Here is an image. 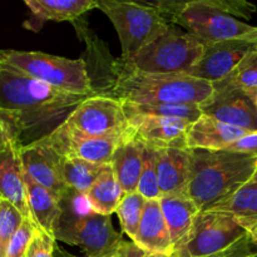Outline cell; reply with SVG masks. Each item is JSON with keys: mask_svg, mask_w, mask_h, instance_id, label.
<instances>
[{"mask_svg": "<svg viewBox=\"0 0 257 257\" xmlns=\"http://www.w3.org/2000/svg\"><path fill=\"white\" fill-rule=\"evenodd\" d=\"M67 257H73V256H67ZM85 257V256H84ZM108 257H113V255L112 256H108Z\"/></svg>", "mask_w": 257, "mask_h": 257, "instance_id": "7bdbcfd3", "label": "cell"}, {"mask_svg": "<svg viewBox=\"0 0 257 257\" xmlns=\"http://www.w3.org/2000/svg\"><path fill=\"white\" fill-rule=\"evenodd\" d=\"M64 123L92 137L120 136L130 127L123 103L104 95L85 98Z\"/></svg>", "mask_w": 257, "mask_h": 257, "instance_id": "8fae6325", "label": "cell"}, {"mask_svg": "<svg viewBox=\"0 0 257 257\" xmlns=\"http://www.w3.org/2000/svg\"><path fill=\"white\" fill-rule=\"evenodd\" d=\"M20 148L22 145L15 143L0 151V196L12 202L25 218H30Z\"/></svg>", "mask_w": 257, "mask_h": 257, "instance_id": "ac0fdd59", "label": "cell"}, {"mask_svg": "<svg viewBox=\"0 0 257 257\" xmlns=\"http://www.w3.org/2000/svg\"><path fill=\"white\" fill-rule=\"evenodd\" d=\"M20 157L25 172L53 193L58 201L62 200L69 190L62 173L63 156L57 152L47 138L22 146Z\"/></svg>", "mask_w": 257, "mask_h": 257, "instance_id": "4fadbf2b", "label": "cell"}, {"mask_svg": "<svg viewBox=\"0 0 257 257\" xmlns=\"http://www.w3.org/2000/svg\"><path fill=\"white\" fill-rule=\"evenodd\" d=\"M203 50L205 44L201 40L171 23L162 35L125 62L141 72L188 74L200 62Z\"/></svg>", "mask_w": 257, "mask_h": 257, "instance_id": "8992f818", "label": "cell"}, {"mask_svg": "<svg viewBox=\"0 0 257 257\" xmlns=\"http://www.w3.org/2000/svg\"><path fill=\"white\" fill-rule=\"evenodd\" d=\"M125 114H148L175 117L195 122L202 115L201 107L197 104H180V103H153V104H135L123 103Z\"/></svg>", "mask_w": 257, "mask_h": 257, "instance_id": "83f0119b", "label": "cell"}, {"mask_svg": "<svg viewBox=\"0 0 257 257\" xmlns=\"http://www.w3.org/2000/svg\"><path fill=\"white\" fill-rule=\"evenodd\" d=\"M138 192L146 200H160L161 191L157 173V148L146 145L145 162L138 182Z\"/></svg>", "mask_w": 257, "mask_h": 257, "instance_id": "f546056e", "label": "cell"}, {"mask_svg": "<svg viewBox=\"0 0 257 257\" xmlns=\"http://www.w3.org/2000/svg\"><path fill=\"white\" fill-rule=\"evenodd\" d=\"M257 47V40L233 39L205 44L200 62L190 70L188 75L215 83L233 72L245 55Z\"/></svg>", "mask_w": 257, "mask_h": 257, "instance_id": "5bb4252c", "label": "cell"}, {"mask_svg": "<svg viewBox=\"0 0 257 257\" xmlns=\"http://www.w3.org/2000/svg\"><path fill=\"white\" fill-rule=\"evenodd\" d=\"M25 217L12 202L0 198V248L2 255L5 256L8 245L15 235Z\"/></svg>", "mask_w": 257, "mask_h": 257, "instance_id": "4dcf8cb0", "label": "cell"}, {"mask_svg": "<svg viewBox=\"0 0 257 257\" xmlns=\"http://www.w3.org/2000/svg\"><path fill=\"white\" fill-rule=\"evenodd\" d=\"M212 210L231 213L248 231V228L257 221V182L250 181L232 197Z\"/></svg>", "mask_w": 257, "mask_h": 257, "instance_id": "4316f807", "label": "cell"}, {"mask_svg": "<svg viewBox=\"0 0 257 257\" xmlns=\"http://www.w3.org/2000/svg\"><path fill=\"white\" fill-rule=\"evenodd\" d=\"M131 130L145 145L155 148H188L186 138L193 122L162 115H127Z\"/></svg>", "mask_w": 257, "mask_h": 257, "instance_id": "9a60e30c", "label": "cell"}, {"mask_svg": "<svg viewBox=\"0 0 257 257\" xmlns=\"http://www.w3.org/2000/svg\"><path fill=\"white\" fill-rule=\"evenodd\" d=\"M253 256H255V257H257V250L255 251V253H253Z\"/></svg>", "mask_w": 257, "mask_h": 257, "instance_id": "60d3db41", "label": "cell"}, {"mask_svg": "<svg viewBox=\"0 0 257 257\" xmlns=\"http://www.w3.org/2000/svg\"><path fill=\"white\" fill-rule=\"evenodd\" d=\"M108 166L109 165H98V163L80 160V158L63 157V178L68 187L82 195H85Z\"/></svg>", "mask_w": 257, "mask_h": 257, "instance_id": "484cf974", "label": "cell"}, {"mask_svg": "<svg viewBox=\"0 0 257 257\" xmlns=\"http://www.w3.org/2000/svg\"><path fill=\"white\" fill-rule=\"evenodd\" d=\"M247 233H248V238H250L251 245L255 246L257 248V221L252 226H251L250 228H248Z\"/></svg>", "mask_w": 257, "mask_h": 257, "instance_id": "f35d334b", "label": "cell"}, {"mask_svg": "<svg viewBox=\"0 0 257 257\" xmlns=\"http://www.w3.org/2000/svg\"><path fill=\"white\" fill-rule=\"evenodd\" d=\"M120 136L92 137L63 123L44 138L63 157L80 158L98 165H110Z\"/></svg>", "mask_w": 257, "mask_h": 257, "instance_id": "7c38bea8", "label": "cell"}, {"mask_svg": "<svg viewBox=\"0 0 257 257\" xmlns=\"http://www.w3.org/2000/svg\"><path fill=\"white\" fill-rule=\"evenodd\" d=\"M247 235V230L231 213L201 211L190 235L175 251L178 257H208L227 250Z\"/></svg>", "mask_w": 257, "mask_h": 257, "instance_id": "ba28073f", "label": "cell"}, {"mask_svg": "<svg viewBox=\"0 0 257 257\" xmlns=\"http://www.w3.org/2000/svg\"><path fill=\"white\" fill-rule=\"evenodd\" d=\"M146 202H147V200L138 191L125 193L124 198L115 211V213L119 217L122 230L131 238V241L136 237V233L140 227Z\"/></svg>", "mask_w": 257, "mask_h": 257, "instance_id": "f1b7e54d", "label": "cell"}, {"mask_svg": "<svg viewBox=\"0 0 257 257\" xmlns=\"http://www.w3.org/2000/svg\"><path fill=\"white\" fill-rule=\"evenodd\" d=\"M0 198H2V196H0Z\"/></svg>", "mask_w": 257, "mask_h": 257, "instance_id": "f6af8a7d", "label": "cell"}, {"mask_svg": "<svg viewBox=\"0 0 257 257\" xmlns=\"http://www.w3.org/2000/svg\"><path fill=\"white\" fill-rule=\"evenodd\" d=\"M256 170L257 157L253 156L228 151L191 150L187 196L200 211L212 210L250 182Z\"/></svg>", "mask_w": 257, "mask_h": 257, "instance_id": "3957f363", "label": "cell"}, {"mask_svg": "<svg viewBox=\"0 0 257 257\" xmlns=\"http://www.w3.org/2000/svg\"><path fill=\"white\" fill-rule=\"evenodd\" d=\"M145 143L128 127L120 136L110 162V167L125 193L137 191L145 162Z\"/></svg>", "mask_w": 257, "mask_h": 257, "instance_id": "2e32d148", "label": "cell"}, {"mask_svg": "<svg viewBox=\"0 0 257 257\" xmlns=\"http://www.w3.org/2000/svg\"><path fill=\"white\" fill-rule=\"evenodd\" d=\"M256 107H257V94H256Z\"/></svg>", "mask_w": 257, "mask_h": 257, "instance_id": "ee69618b", "label": "cell"}, {"mask_svg": "<svg viewBox=\"0 0 257 257\" xmlns=\"http://www.w3.org/2000/svg\"><path fill=\"white\" fill-rule=\"evenodd\" d=\"M35 228H37V225L34 223V221L30 218H25L19 230L10 240L4 257H25L28 247L34 236Z\"/></svg>", "mask_w": 257, "mask_h": 257, "instance_id": "836d02e7", "label": "cell"}, {"mask_svg": "<svg viewBox=\"0 0 257 257\" xmlns=\"http://www.w3.org/2000/svg\"><path fill=\"white\" fill-rule=\"evenodd\" d=\"M20 135L22 127L17 113L0 108V151L20 143Z\"/></svg>", "mask_w": 257, "mask_h": 257, "instance_id": "d6a6232c", "label": "cell"}, {"mask_svg": "<svg viewBox=\"0 0 257 257\" xmlns=\"http://www.w3.org/2000/svg\"><path fill=\"white\" fill-rule=\"evenodd\" d=\"M132 241L147 251L173 253L175 248L160 200H147L140 227Z\"/></svg>", "mask_w": 257, "mask_h": 257, "instance_id": "ffe728a7", "label": "cell"}, {"mask_svg": "<svg viewBox=\"0 0 257 257\" xmlns=\"http://www.w3.org/2000/svg\"><path fill=\"white\" fill-rule=\"evenodd\" d=\"M95 7L112 22L119 38L122 55L130 60L168 29L171 23L161 13L135 3L94 0Z\"/></svg>", "mask_w": 257, "mask_h": 257, "instance_id": "52a82bcc", "label": "cell"}, {"mask_svg": "<svg viewBox=\"0 0 257 257\" xmlns=\"http://www.w3.org/2000/svg\"><path fill=\"white\" fill-rule=\"evenodd\" d=\"M227 77L238 87L257 93V47L245 55L240 64Z\"/></svg>", "mask_w": 257, "mask_h": 257, "instance_id": "1f68e13d", "label": "cell"}, {"mask_svg": "<svg viewBox=\"0 0 257 257\" xmlns=\"http://www.w3.org/2000/svg\"><path fill=\"white\" fill-rule=\"evenodd\" d=\"M253 253H255V251L252 250V245H251L247 233L245 237L241 238L240 241H237L235 245L228 247L227 250L208 257H255Z\"/></svg>", "mask_w": 257, "mask_h": 257, "instance_id": "74e56055", "label": "cell"}, {"mask_svg": "<svg viewBox=\"0 0 257 257\" xmlns=\"http://www.w3.org/2000/svg\"><path fill=\"white\" fill-rule=\"evenodd\" d=\"M173 24L186 29L203 44L233 39L257 40V27L241 22L230 13L212 5H188Z\"/></svg>", "mask_w": 257, "mask_h": 257, "instance_id": "9c48e42d", "label": "cell"}, {"mask_svg": "<svg viewBox=\"0 0 257 257\" xmlns=\"http://www.w3.org/2000/svg\"><path fill=\"white\" fill-rule=\"evenodd\" d=\"M59 205L62 213L55 225V241L78 246L85 257H108L115 252L123 240L113 227L110 216L95 212L85 196L72 188Z\"/></svg>", "mask_w": 257, "mask_h": 257, "instance_id": "277c9868", "label": "cell"}, {"mask_svg": "<svg viewBox=\"0 0 257 257\" xmlns=\"http://www.w3.org/2000/svg\"><path fill=\"white\" fill-rule=\"evenodd\" d=\"M113 257H178L175 252L173 253H162V252H152L145 248L136 245L133 241H122Z\"/></svg>", "mask_w": 257, "mask_h": 257, "instance_id": "d590c367", "label": "cell"}, {"mask_svg": "<svg viewBox=\"0 0 257 257\" xmlns=\"http://www.w3.org/2000/svg\"><path fill=\"white\" fill-rule=\"evenodd\" d=\"M212 85L211 97L200 105L202 114L248 132H257V93L238 87L230 77L212 83Z\"/></svg>", "mask_w": 257, "mask_h": 257, "instance_id": "30bf717a", "label": "cell"}, {"mask_svg": "<svg viewBox=\"0 0 257 257\" xmlns=\"http://www.w3.org/2000/svg\"><path fill=\"white\" fill-rule=\"evenodd\" d=\"M55 238L37 226L25 257H55Z\"/></svg>", "mask_w": 257, "mask_h": 257, "instance_id": "e575fe53", "label": "cell"}, {"mask_svg": "<svg viewBox=\"0 0 257 257\" xmlns=\"http://www.w3.org/2000/svg\"><path fill=\"white\" fill-rule=\"evenodd\" d=\"M88 97L64 92L0 64V108L19 117L22 146L49 136Z\"/></svg>", "mask_w": 257, "mask_h": 257, "instance_id": "7a4b0ae2", "label": "cell"}, {"mask_svg": "<svg viewBox=\"0 0 257 257\" xmlns=\"http://www.w3.org/2000/svg\"><path fill=\"white\" fill-rule=\"evenodd\" d=\"M250 133L242 128L226 124L216 118L202 114L187 131V147L191 150L222 151L242 136Z\"/></svg>", "mask_w": 257, "mask_h": 257, "instance_id": "d6986e66", "label": "cell"}, {"mask_svg": "<svg viewBox=\"0 0 257 257\" xmlns=\"http://www.w3.org/2000/svg\"><path fill=\"white\" fill-rule=\"evenodd\" d=\"M251 181H253V182H257V170H256V172H255V175H253V177H252V180Z\"/></svg>", "mask_w": 257, "mask_h": 257, "instance_id": "ab89813d", "label": "cell"}, {"mask_svg": "<svg viewBox=\"0 0 257 257\" xmlns=\"http://www.w3.org/2000/svg\"><path fill=\"white\" fill-rule=\"evenodd\" d=\"M84 196L95 212L110 216L117 211L118 206L124 198L125 191L118 182L109 165Z\"/></svg>", "mask_w": 257, "mask_h": 257, "instance_id": "d4e9b609", "label": "cell"}, {"mask_svg": "<svg viewBox=\"0 0 257 257\" xmlns=\"http://www.w3.org/2000/svg\"><path fill=\"white\" fill-rule=\"evenodd\" d=\"M0 257H3V255H2V248H0Z\"/></svg>", "mask_w": 257, "mask_h": 257, "instance_id": "b9f144b4", "label": "cell"}, {"mask_svg": "<svg viewBox=\"0 0 257 257\" xmlns=\"http://www.w3.org/2000/svg\"><path fill=\"white\" fill-rule=\"evenodd\" d=\"M160 203L176 251L188 237L201 211L187 195L162 196Z\"/></svg>", "mask_w": 257, "mask_h": 257, "instance_id": "44dd1931", "label": "cell"}, {"mask_svg": "<svg viewBox=\"0 0 257 257\" xmlns=\"http://www.w3.org/2000/svg\"><path fill=\"white\" fill-rule=\"evenodd\" d=\"M0 64L64 92L93 95L92 80L84 59H68L42 52L0 49Z\"/></svg>", "mask_w": 257, "mask_h": 257, "instance_id": "5b68a950", "label": "cell"}, {"mask_svg": "<svg viewBox=\"0 0 257 257\" xmlns=\"http://www.w3.org/2000/svg\"><path fill=\"white\" fill-rule=\"evenodd\" d=\"M37 19L53 22H75L92 9L94 0H23Z\"/></svg>", "mask_w": 257, "mask_h": 257, "instance_id": "cb8c5ba5", "label": "cell"}, {"mask_svg": "<svg viewBox=\"0 0 257 257\" xmlns=\"http://www.w3.org/2000/svg\"><path fill=\"white\" fill-rule=\"evenodd\" d=\"M73 24L87 47L85 54L89 60H84L92 80L93 95L135 104L202 105L212 94V83L188 74H155L136 69L120 57H113L80 18Z\"/></svg>", "mask_w": 257, "mask_h": 257, "instance_id": "6da1fadb", "label": "cell"}, {"mask_svg": "<svg viewBox=\"0 0 257 257\" xmlns=\"http://www.w3.org/2000/svg\"><path fill=\"white\" fill-rule=\"evenodd\" d=\"M190 172V148H157V173L161 197L187 195Z\"/></svg>", "mask_w": 257, "mask_h": 257, "instance_id": "e0dca14e", "label": "cell"}, {"mask_svg": "<svg viewBox=\"0 0 257 257\" xmlns=\"http://www.w3.org/2000/svg\"><path fill=\"white\" fill-rule=\"evenodd\" d=\"M119 2L135 3L142 7L151 8L161 13L170 23L175 22L176 18L183 12L185 8L195 3H203L220 8L232 14L233 17H240L243 19H250L256 12L255 5L247 0H119Z\"/></svg>", "mask_w": 257, "mask_h": 257, "instance_id": "7402d4cb", "label": "cell"}, {"mask_svg": "<svg viewBox=\"0 0 257 257\" xmlns=\"http://www.w3.org/2000/svg\"><path fill=\"white\" fill-rule=\"evenodd\" d=\"M24 177L30 218L34 221L38 227L54 237L55 225L62 213L59 201L47 188L35 182L27 172H25Z\"/></svg>", "mask_w": 257, "mask_h": 257, "instance_id": "603a6c76", "label": "cell"}, {"mask_svg": "<svg viewBox=\"0 0 257 257\" xmlns=\"http://www.w3.org/2000/svg\"><path fill=\"white\" fill-rule=\"evenodd\" d=\"M228 152L242 153V155H248L257 157V132H250L247 135L242 136L241 138L236 140L231 145H228L225 150Z\"/></svg>", "mask_w": 257, "mask_h": 257, "instance_id": "8d00e7d4", "label": "cell"}]
</instances>
